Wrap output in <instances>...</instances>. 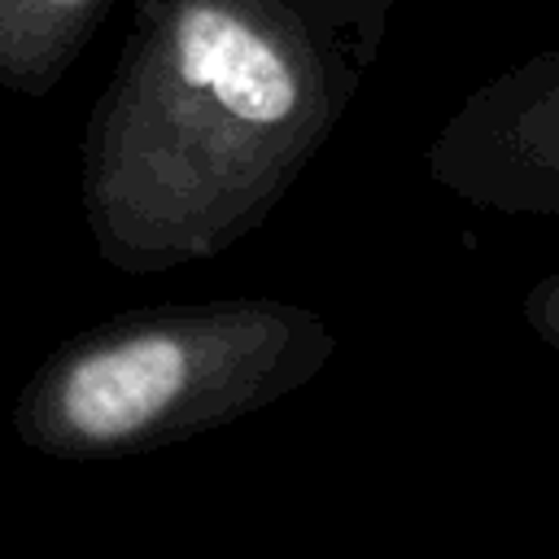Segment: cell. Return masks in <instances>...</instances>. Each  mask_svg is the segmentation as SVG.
<instances>
[{
    "instance_id": "cell-1",
    "label": "cell",
    "mask_w": 559,
    "mask_h": 559,
    "mask_svg": "<svg viewBox=\"0 0 559 559\" xmlns=\"http://www.w3.org/2000/svg\"><path fill=\"white\" fill-rule=\"evenodd\" d=\"M131 79L109 175L148 214L144 245L201 240L314 140L319 92L306 52L231 0H179ZM131 210V214H140Z\"/></svg>"
},
{
    "instance_id": "cell-2",
    "label": "cell",
    "mask_w": 559,
    "mask_h": 559,
    "mask_svg": "<svg viewBox=\"0 0 559 559\" xmlns=\"http://www.w3.org/2000/svg\"><path fill=\"white\" fill-rule=\"evenodd\" d=\"M214 341L201 323H153L66 358L39 406V437L66 450H122L153 437L162 424L183 415L197 397H210Z\"/></svg>"
},
{
    "instance_id": "cell-3",
    "label": "cell",
    "mask_w": 559,
    "mask_h": 559,
    "mask_svg": "<svg viewBox=\"0 0 559 559\" xmlns=\"http://www.w3.org/2000/svg\"><path fill=\"white\" fill-rule=\"evenodd\" d=\"M105 0H0V74L44 87Z\"/></svg>"
}]
</instances>
